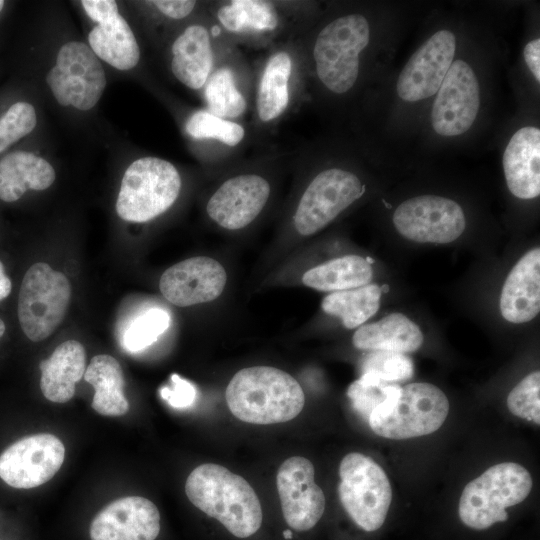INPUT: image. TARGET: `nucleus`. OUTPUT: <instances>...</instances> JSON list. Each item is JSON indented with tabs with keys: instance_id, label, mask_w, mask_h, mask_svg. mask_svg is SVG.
Instances as JSON below:
<instances>
[{
	"instance_id": "nucleus-1",
	"label": "nucleus",
	"mask_w": 540,
	"mask_h": 540,
	"mask_svg": "<svg viewBox=\"0 0 540 540\" xmlns=\"http://www.w3.org/2000/svg\"><path fill=\"white\" fill-rule=\"evenodd\" d=\"M185 492L195 507L238 538L250 537L261 527L262 508L255 491L243 477L221 465L196 467L186 480Z\"/></svg>"
},
{
	"instance_id": "nucleus-2",
	"label": "nucleus",
	"mask_w": 540,
	"mask_h": 540,
	"mask_svg": "<svg viewBox=\"0 0 540 540\" xmlns=\"http://www.w3.org/2000/svg\"><path fill=\"white\" fill-rule=\"evenodd\" d=\"M226 402L239 420L253 424L282 423L303 409L305 395L298 381L270 366L241 369L226 388Z\"/></svg>"
},
{
	"instance_id": "nucleus-3",
	"label": "nucleus",
	"mask_w": 540,
	"mask_h": 540,
	"mask_svg": "<svg viewBox=\"0 0 540 540\" xmlns=\"http://www.w3.org/2000/svg\"><path fill=\"white\" fill-rule=\"evenodd\" d=\"M533 485L529 471L515 462L495 464L463 489L458 506L461 521L475 530H484L508 518L507 507L529 495Z\"/></svg>"
},
{
	"instance_id": "nucleus-4",
	"label": "nucleus",
	"mask_w": 540,
	"mask_h": 540,
	"mask_svg": "<svg viewBox=\"0 0 540 540\" xmlns=\"http://www.w3.org/2000/svg\"><path fill=\"white\" fill-rule=\"evenodd\" d=\"M180 189L181 177L172 163L151 156L139 158L122 177L116 212L128 222L150 221L174 204Z\"/></svg>"
},
{
	"instance_id": "nucleus-5",
	"label": "nucleus",
	"mask_w": 540,
	"mask_h": 540,
	"mask_svg": "<svg viewBox=\"0 0 540 540\" xmlns=\"http://www.w3.org/2000/svg\"><path fill=\"white\" fill-rule=\"evenodd\" d=\"M370 40V27L361 14L341 16L318 34L313 57L320 81L331 92L342 94L355 84L359 56Z\"/></svg>"
},
{
	"instance_id": "nucleus-6",
	"label": "nucleus",
	"mask_w": 540,
	"mask_h": 540,
	"mask_svg": "<svg viewBox=\"0 0 540 540\" xmlns=\"http://www.w3.org/2000/svg\"><path fill=\"white\" fill-rule=\"evenodd\" d=\"M71 299V285L60 271L37 262L26 271L18 295L20 327L34 342L48 338L62 323Z\"/></svg>"
},
{
	"instance_id": "nucleus-7",
	"label": "nucleus",
	"mask_w": 540,
	"mask_h": 540,
	"mask_svg": "<svg viewBox=\"0 0 540 540\" xmlns=\"http://www.w3.org/2000/svg\"><path fill=\"white\" fill-rule=\"evenodd\" d=\"M339 476L338 494L345 511L363 530H378L392 500L385 471L369 456L353 452L342 459Z\"/></svg>"
},
{
	"instance_id": "nucleus-8",
	"label": "nucleus",
	"mask_w": 540,
	"mask_h": 540,
	"mask_svg": "<svg viewBox=\"0 0 540 540\" xmlns=\"http://www.w3.org/2000/svg\"><path fill=\"white\" fill-rule=\"evenodd\" d=\"M449 401L437 386L417 382L402 387L400 396L389 411L370 415L368 423L378 436L409 439L437 431L446 420Z\"/></svg>"
},
{
	"instance_id": "nucleus-9",
	"label": "nucleus",
	"mask_w": 540,
	"mask_h": 540,
	"mask_svg": "<svg viewBox=\"0 0 540 540\" xmlns=\"http://www.w3.org/2000/svg\"><path fill=\"white\" fill-rule=\"evenodd\" d=\"M46 82L60 105L81 111L98 103L107 84L99 58L89 45L79 41L67 42L59 49Z\"/></svg>"
},
{
	"instance_id": "nucleus-10",
	"label": "nucleus",
	"mask_w": 540,
	"mask_h": 540,
	"mask_svg": "<svg viewBox=\"0 0 540 540\" xmlns=\"http://www.w3.org/2000/svg\"><path fill=\"white\" fill-rule=\"evenodd\" d=\"M364 192V184L352 172L339 168L320 172L298 203L294 215L295 229L303 236L318 232Z\"/></svg>"
},
{
	"instance_id": "nucleus-11",
	"label": "nucleus",
	"mask_w": 540,
	"mask_h": 540,
	"mask_svg": "<svg viewBox=\"0 0 540 540\" xmlns=\"http://www.w3.org/2000/svg\"><path fill=\"white\" fill-rule=\"evenodd\" d=\"M392 220L403 237L419 243H450L461 236L466 226L461 206L436 195L416 196L402 202Z\"/></svg>"
},
{
	"instance_id": "nucleus-12",
	"label": "nucleus",
	"mask_w": 540,
	"mask_h": 540,
	"mask_svg": "<svg viewBox=\"0 0 540 540\" xmlns=\"http://www.w3.org/2000/svg\"><path fill=\"white\" fill-rule=\"evenodd\" d=\"M65 447L53 434L39 433L19 439L0 455V478L17 489L38 487L57 473Z\"/></svg>"
},
{
	"instance_id": "nucleus-13",
	"label": "nucleus",
	"mask_w": 540,
	"mask_h": 540,
	"mask_svg": "<svg viewBox=\"0 0 540 540\" xmlns=\"http://www.w3.org/2000/svg\"><path fill=\"white\" fill-rule=\"evenodd\" d=\"M480 108V87L464 60L451 64L434 100L431 124L441 136H458L470 129Z\"/></svg>"
},
{
	"instance_id": "nucleus-14",
	"label": "nucleus",
	"mask_w": 540,
	"mask_h": 540,
	"mask_svg": "<svg viewBox=\"0 0 540 540\" xmlns=\"http://www.w3.org/2000/svg\"><path fill=\"white\" fill-rule=\"evenodd\" d=\"M313 464L302 456L285 460L277 473V489L284 519L298 532L312 529L325 510V496L315 483Z\"/></svg>"
},
{
	"instance_id": "nucleus-15",
	"label": "nucleus",
	"mask_w": 540,
	"mask_h": 540,
	"mask_svg": "<svg viewBox=\"0 0 540 540\" xmlns=\"http://www.w3.org/2000/svg\"><path fill=\"white\" fill-rule=\"evenodd\" d=\"M456 51L455 35L439 30L429 37L410 57L400 72L396 90L409 102L424 100L439 90Z\"/></svg>"
},
{
	"instance_id": "nucleus-16",
	"label": "nucleus",
	"mask_w": 540,
	"mask_h": 540,
	"mask_svg": "<svg viewBox=\"0 0 540 540\" xmlns=\"http://www.w3.org/2000/svg\"><path fill=\"white\" fill-rule=\"evenodd\" d=\"M226 281V271L217 260L197 256L166 269L159 288L170 303L187 307L215 300L222 294Z\"/></svg>"
},
{
	"instance_id": "nucleus-17",
	"label": "nucleus",
	"mask_w": 540,
	"mask_h": 540,
	"mask_svg": "<svg viewBox=\"0 0 540 540\" xmlns=\"http://www.w3.org/2000/svg\"><path fill=\"white\" fill-rule=\"evenodd\" d=\"M270 195L266 179L241 174L226 180L207 203L209 217L220 227L238 230L249 225L262 211Z\"/></svg>"
},
{
	"instance_id": "nucleus-18",
	"label": "nucleus",
	"mask_w": 540,
	"mask_h": 540,
	"mask_svg": "<svg viewBox=\"0 0 540 540\" xmlns=\"http://www.w3.org/2000/svg\"><path fill=\"white\" fill-rule=\"evenodd\" d=\"M160 514L153 502L127 496L104 507L90 525L91 540H155Z\"/></svg>"
},
{
	"instance_id": "nucleus-19",
	"label": "nucleus",
	"mask_w": 540,
	"mask_h": 540,
	"mask_svg": "<svg viewBox=\"0 0 540 540\" xmlns=\"http://www.w3.org/2000/svg\"><path fill=\"white\" fill-rule=\"evenodd\" d=\"M502 317L525 323L540 311V249L525 253L508 274L500 296Z\"/></svg>"
},
{
	"instance_id": "nucleus-20",
	"label": "nucleus",
	"mask_w": 540,
	"mask_h": 540,
	"mask_svg": "<svg viewBox=\"0 0 540 540\" xmlns=\"http://www.w3.org/2000/svg\"><path fill=\"white\" fill-rule=\"evenodd\" d=\"M503 170L510 192L520 199L540 194V130L525 126L514 133L503 154Z\"/></svg>"
},
{
	"instance_id": "nucleus-21",
	"label": "nucleus",
	"mask_w": 540,
	"mask_h": 540,
	"mask_svg": "<svg viewBox=\"0 0 540 540\" xmlns=\"http://www.w3.org/2000/svg\"><path fill=\"white\" fill-rule=\"evenodd\" d=\"M52 165L27 150H12L0 157V201L14 203L28 190L42 191L55 181Z\"/></svg>"
},
{
	"instance_id": "nucleus-22",
	"label": "nucleus",
	"mask_w": 540,
	"mask_h": 540,
	"mask_svg": "<svg viewBox=\"0 0 540 540\" xmlns=\"http://www.w3.org/2000/svg\"><path fill=\"white\" fill-rule=\"evenodd\" d=\"M40 388L46 399L66 403L75 394L76 383L86 370V351L76 340H68L56 347L51 356L40 363Z\"/></svg>"
},
{
	"instance_id": "nucleus-23",
	"label": "nucleus",
	"mask_w": 540,
	"mask_h": 540,
	"mask_svg": "<svg viewBox=\"0 0 540 540\" xmlns=\"http://www.w3.org/2000/svg\"><path fill=\"white\" fill-rule=\"evenodd\" d=\"M213 65V53L207 29L191 25L172 45L171 69L174 76L190 89H200Z\"/></svg>"
},
{
	"instance_id": "nucleus-24",
	"label": "nucleus",
	"mask_w": 540,
	"mask_h": 540,
	"mask_svg": "<svg viewBox=\"0 0 540 540\" xmlns=\"http://www.w3.org/2000/svg\"><path fill=\"white\" fill-rule=\"evenodd\" d=\"M424 337L413 321L401 313L360 326L352 337L353 345L362 350L410 353L418 350Z\"/></svg>"
},
{
	"instance_id": "nucleus-25",
	"label": "nucleus",
	"mask_w": 540,
	"mask_h": 540,
	"mask_svg": "<svg viewBox=\"0 0 540 540\" xmlns=\"http://www.w3.org/2000/svg\"><path fill=\"white\" fill-rule=\"evenodd\" d=\"M88 42L99 59L118 70H130L139 62L138 42L119 12L98 22L89 32Z\"/></svg>"
},
{
	"instance_id": "nucleus-26",
	"label": "nucleus",
	"mask_w": 540,
	"mask_h": 540,
	"mask_svg": "<svg viewBox=\"0 0 540 540\" xmlns=\"http://www.w3.org/2000/svg\"><path fill=\"white\" fill-rule=\"evenodd\" d=\"M84 379L95 390L91 406L96 412L104 416H121L128 412L123 371L113 356H94L86 367Z\"/></svg>"
},
{
	"instance_id": "nucleus-27",
	"label": "nucleus",
	"mask_w": 540,
	"mask_h": 540,
	"mask_svg": "<svg viewBox=\"0 0 540 540\" xmlns=\"http://www.w3.org/2000/svg\"><path fill=\"white\" fill-rule=\"evenodd\" d=\"M372 277L368 259L346 255L309 269L303 274L302 282L319 291L337 292L368 285Z\"/></svg>"
},
{
	"instance_id": "nucleus-28",
	"label": "nucleus",
	"mask_w": 540,
	"mask_h": 540,
	"mask_svg": "<svg viewBox=\"0 0 540 540\" xmlns=\"http://www.w3.org/2000/svg\"><path fill=\"white\" fill-rule=\"evenodd\" d=\"M382 291L377 284H368L332 292L323 298L321 307L325 313L340 318L344 327L353 329L378 311Z\"/></svg>"
},
{
	"instance_id": "nucleus-29",
	"label": "nucleus",
	"mask_w": 540,
	"mask_h": 540,
	"mask_svg": "<svg viewBox=\"0 0 540 540\" xmlns=\"http://www.w3.org/2000/svg\"><path fill=\"white\" fill-rule=\"evenodd\" d=\"M291 70V58L286 52H278L268 60L257 93V112L262 121L274 120L286 109Z\"/></svg>"
},
{
	"instance_id": "nucleus-30",
	"label": "nucleus",
	"mask_w": 540,
	"mask_h": 540,
	"mask_svg": "<svg viewBox=\"0 0 540 540\" xmlns=\"http://www.w3.org/2000/svg\"><path fill=\"white\" fill-rule=\"evenodd\" d=\"M220 23L229 31H270L279 23L274 5L261 0H235L217 13Z\"/></svg>"
},
{
	"instance_id": "nucleus-31",
	"label": "nucleus",
	"mask_w": 540,
	"mask_h": 540,
	"mask_svg": "<svg viewBox=\"0 0 540 540\" xmlns=\"http://www.w3.org/2000/svg\"><path fill=\"white\" fill-rule=\"evenodd\" d=\"M169 313L160 307H151L137 316L124 328L122 347L129 353L140 352L155 343L169 328Z\"/></svg>"
},
{
	"instance_id": "nucleus-32",
	"label": "nucleus",
	"mask_w": 540,
	"mask_h": 540,
	"mask_svg": "<svg viewBox=\"0 0 540 540\" xmlns=\"http://www.w3.org/2000/svg\"><path fill=\"white\" fill-rule=\"evenodd\" d=\"M205 98L211 113L223 119L239 117L246 110V100L228 68H221L211 76L205 88Z\"/></svg>"
},
{
	"instance_id": "nucleus-33",
	"label": "nucleus",
	"mask_w": 540,
	"mask_h": 540,
	"mask_svg": "<svg viewBox=\"0 0 540 540\" xmlns=\"http://www.w3.org/2000/svg\"><path fill=\"white\" fill-rule=\"evenodd\" d=\"M402 387L397 383H387L371 373H362L347 390L352 407L363 417L389 398L399 396Z\"/></svg>"
},
{
	"instance_id": "nucleus-34",
	"label": "nucleus",
	"mask_w": 540,
	"mask_h": 540,
	"mask_svg": "<svg viewBox=\"0 0 540 540\" xmlns=\"http://www.w3.org/2000/svg\"><path fill=\"white\" fill-rule=\"evenodd\" d=\"M35 107L28 101L16 100L0 113V157L36 127Z\"/></svg>"
},
{
	"instance_id": "nucleus-35",
	"label": "nucleus",
	"mask_w": 540,
	"mask_h": 540,
	"mask_svg": "<svg viewBox=\"0 0 540 540\" xmlns=\"http://www.w3.org/2000/svg\"><path fill=\"white\" fill-rule=\"evenodd\" d=\"M186 132L195 139H215L229 146L241 142L245 131L237 123L225 120L206 110L194 112L186 122Z\"/></svg>"
},
{
	"instance_id": "nucleus-36",
	"label": "nucleus",
	"mask_w": 540,
	"mask_h": 540,
	"mask_svg": "<svg viewBox=\"0 0 540 540\" xmlns=\"http://www.w3.org/2000/svg\"><path fill=\"white\" fill-rule=\"evenodd\" d=\"M362 373H371L387 383L410 379L414 364L405 354L389 351H374L365 356L361 363Z\"/></svg>"
},
{
	"instance_id": "nucleus-37",
	"label": "nucleus",
	"mask_w": 540,
	"mask_h": 540,
	"mask_svg": "<svg viewBox=\"0 0 540 540\" xmlns=\"http://www.w3.org/2000/svg\"><path fill=\"white\" fill-rule=\"evenodd\" d=\"M540 372L525 376L509 393L507 407L520 418L540 424Z\"/></svg>"
},
{
	"instance_id": "nucleus-38",
	"label": "nucleus",
	"mask_w": 540,
	"mask_h": 540,
	"mask_svg": "<svg viewBox=\"0 0 540 540\" xmlns=\"http://www.w3.org/2000/svg\"><path fill=\"white\" fill-rule=\"evenodd\" d=\"M196 388L188 380L178 374H172L170 385L160 389L161 397L173 408L185 409L190 407L196 398Z\"/></svg>"
},
{
	"instance_id": "nucleus-39",
	"label": "nucleus",
	"mask_w": 540,
	"mask_h": 540,
	"mask_svg": "<svg viewBox=\"0 0 540 540\" xmlns=\"http://www.w3.org/2000/svg\"><path fill=\"white\" fill-rule=\"evenodd\" d=\"M86 14L96 23L118 13V5L113 0H84L81 1Z\"/></svg>"
},
{
	"instance_id": "nucleus-40",
	"label": "nucleus",
	"mask_w": 540,
	"mask_h": 540,
	"mask_svg": "<svg viewBox=\"0 0 540 540\" xmlns=\"http://www.w3.org/2000/svg\"><path fill=\"white\" fill-rule=\"evenodd\" d=\"M164 15L173 19H182L194 9L196 2L188 0H157L151 1Z\"/></svg>"
},
{
	"instance_id": "nucleus-41",
	"label": "nucleus",
	"mask_w": 540,
	"mask_h": 540,
	"mask_svg": "<svg viewBox=\"0 0 540 540\" xmlns=\"http://www.w3.org/2000/svg\"><path fill=\"white\" fill-rule=\"evenodd\" d=\"M524 60L534 75L537 82H540V39L536 38L528 42L523 51Z\"/></svg>"
},
{
	"instance_id": "nucleus-42",
	"label": "nucleus",
	"mask_w": 540,
	"mask_h": 540,
	"mask_svg": "<svg viewBox=\"0 0 540 540\" xmlns=\"http://www.w3.org/2000/svg\"><path fill=\"white\" fill-rule=\"evenodd\" d=\"M12 283L5 273L3 263L0 261V301L5 299L11 292Z\"/></svg>"
},
{
	"instance_id": "nucleus-43",
	"label": "nucleus",
	"mask_w": 540,
	"mask_h": 540,
	"mask_svg": "<svg viewBox=\"0 0 540 540\" xmlns=\"http://www.w3.org/2000/svg\"><path fill=\"white\" fill-rule=\"evenodd\" d=\"M4 332H5V323L0 318V338L3 336Z\"/></svg>"
},
{
	"instance_id": "nucleus-44",
	"label": "nucleus",
	"mask_w": 540,
	"mask_h": 540,
	"mask_svg": "<svg viewBox=\"0 0 540 540\" xmlns=\"http://www.w3.org/2000/svg\"><path fill=\"white\" fill-rule=\"evenodd\" d=\"M5 6H6V2L3 1V0H0V15H1L2 12L4 11Z\"/></svg>"
},
{
	"instance_id": "nucleus-45",
	"label": "nucleus",
	"mask_w": 540,
	"mask_h": 540,
	"mask_svg": "<svg viewBox=\"0 0 540 540\" xmlns=\"http://www.w3.org/2000/svg\"><path fill=\"white\" fill-rule=\"evenodd\" d=\"M284 534H285V537L289 538L290 535H291V532L290 531H285Z\"/></svg>"
}]
</instances>
